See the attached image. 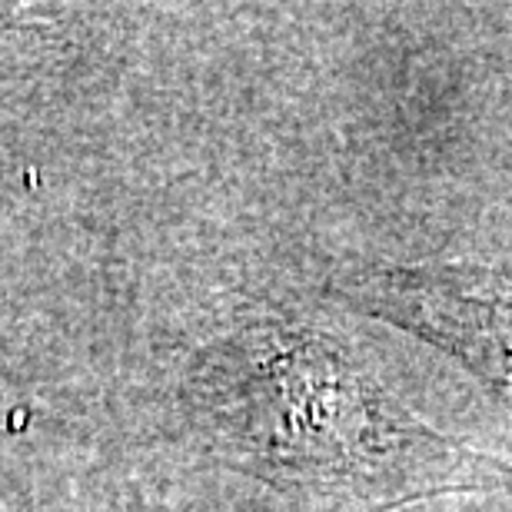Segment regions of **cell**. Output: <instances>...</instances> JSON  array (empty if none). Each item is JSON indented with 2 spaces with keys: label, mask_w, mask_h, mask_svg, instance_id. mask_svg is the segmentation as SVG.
Here are the masks:
<instances>
[{
  "label": "cell",
  "mask_w": 512,
  "mask_h": 512,
  "mask_svg": "<svg viewBox=\"0 0 512 512\" xmlns=\"http://www.w3.org/2000/svg\"><path fill=\"white\" fill-rule=\"evenodd\" d=\"M193 403L247 469L346 512L509 483V469L406 413L330 333L260 316L203 353Z\"/></svg>",
  "instance_id": "1"
},
{
  "label": "cell",
  "mask_w": 512,
  "mask_h": 512,
  "mask_svg": "<svg viewBox=\"0 0 512 512\" xmlns=\"http://www.w3.org/2000/svg\"><path fill=\"white\" fill-rule=\"evenodd\" d=\"M356 310L453 353L512 409V296L466 263L376 266L343 280Z\"/></svg>",
  "instance_id": "2"
}]
</instances>
